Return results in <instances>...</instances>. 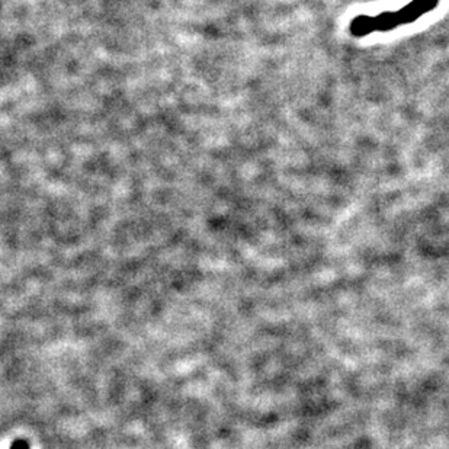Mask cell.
Wrapping results in <instances>:
<instances>
[{
	"label": "cell",
	"instance_id": "cell-1",
	"mask_svg": "<svg viewBox=\"0 0 449 449\" xmlns=\"http://www.w3.org/2000/svg\"><path fill=\"white\" fill-rule=\"evenodd\" d=\"M349 29H351V33L355 36H365L376 31V19L368 15L356 16L352 19Z\"/></svg>",
	"mask_w": 449,
	"mask_h": 449
},
{
	"label": "cell",
	"instance_id": "cell-4",
	"mask_svg": "<svg viewBox=\"0 0 449 449\" xmlns=\"http://www.w3.org/2000/svg\"><path fill=\"white\" fill-rule=\"evenodd\" d=\"M416 2V5L419 6V9L423 12V15L425 14H428V12H432L436 6H438V4H439V0H415Z\"/></svg>",
	"mask_w": 449,
	"mask_h": 449
},
{
	"label": "cell",
	"instance_id": "cell-3",
	"mask_svg": "<svg viewBox=\"0 0 449 449\" xmlns=\"http://www.w3.org/2000/svg\"><path fill=\"white\" fill-rule=\"evenodd\" d=\"M397 15H398L400 25H408V24H411L413 21L419 19V18L423 15V12L419 9V6L416 5V2L413 0V2H410L407 6L401 8V9L397 12Z\"/></svg>",
	"mask_w": 449,
	"mask_h": 449
},
{
	"label": "cell",
	"instance_id": "cell-2",
	"mask_svg": "<svg viewBox=\"0 0 449 449\" xmlns=\"http://www.w3.org/2000/svg\"><path fill=\"white\" fill-rule=\"evenodd\" d=\"M373 19H376V31L380 32H388L400 25L397 12H383Z\"/></svg>",
	"mask_w": 449,
	"mask_h": 449
}]
</instances>
